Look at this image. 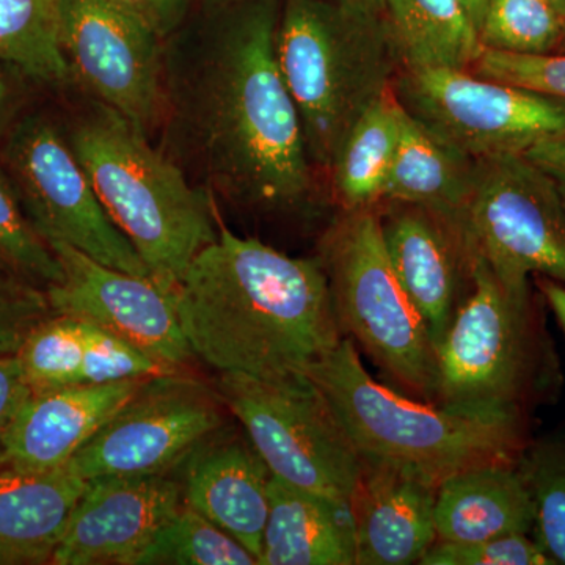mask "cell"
Masks as SVG:
<instances>
[{"instance_id":"6da1fadb","label":"cell","mask_w":565,"mask_h":565,"mask_svg":"<svg viewBox=\"0 0 565 565\" xmlns=\"http://www.w3.org/2000/svg\"><path fill=\"white\" fill-rule=\"evenodd\" d=\"M282 0H195L163 40L159 148L212 199L258 217L316 211L318 182L278 66Z\"/></svg>"},{"instance_id":"7a4b0ae2","label":"cell","mask_w":565,"mask_h":565,"mask_svg":"<svg viewBox=\"0 0 565 565\" xmlns=\"http://www.w3.org/2000/svg\"><path fill=\"white\" fill-rule=\"evenodd\" d=\"M170 296L193 355L218 374L307 375L344 338L318 256L292 258L222 222Z\"/></svg>"},{"instance_id":"3957f363","label":"cell","mask_w":565,"mask_h":565,"mask_svg":"<svg viewBox=\"0 0 565 565\" xmlns=\"http://www.w3.org/2000/svg\"><path fill=\"white\" fill-rule=\"evenodd\" d=\"M307 375L363 462L411 471L435 486L481 465L519 462L533 440L525 412L459 411L382 385L345 337Z\"/></svg>"},{"instance_id":"277c9868","label":"cell","mask_w":565,"mask_h":565,"mask_svg":"<svg viewBox=\"0 0 565 565\" xmlns=\"http://www.w3.org/2000/svg\"><path fill=\"white\" fill-rule=\"evenodd\" d=\"M66 136L104 210L172 294L192 259L214 243V199L118 111L81 96Z\"/></svg>"},{"instance_id":"5b68a950","label":"cell","mask_w":565,"mask_h":565,"mask_svg":"<svg viewBox=\"0 0 565 565\" xmlns=\"http://www.w3.org/2000/svg\"><path fill=\"white\" fill-rule=\"evenodd\" d=\"M275 51L308 156L316 172L329 174L401 68L384 14L345 0H282Z\"/></svg>"},{"instance_id":"8992f818","label":"cell","mask_w":565,"mask_h":565,"mask_svg":"<svg viewBox=\"0 0 565 565\" xmlns=\"http://www.w3.org/2000/svg\"><path fill=\"white\" fill-rule=\"evenodd\" d=\"M544 297L504 285L470 256V282L437 348L435 404L471 412H525L555 401L559 356Z\"/></svg>"},{"instance_id":"52a82bcc","label":"cell","mask_w":565,"mask_h":565,"mask_svg":"<svg viewBox=\"0 0 565 565\" xmlns=\"http://www.w3.org/2000/svg\"><path fill=\"white\" fill-rule=\"evenodd\" d=\"M334 318L401 393L435 404L437 351L394 274L379 206L341 210L319 241Z\"/></svg>"},{"instance_id":"ba28073f","label":"cell","mask_w":565,"mask_h":565,"mask_svg":"<svg viewBox=\"0 0 565 565\" xmlns=\"http://www.w3.org/2000/svg\"><path fill=\"white\" fill-rule=\"evenodd\" d=\"M214 385L275 478L351 503L363 473L362 456L308 375L221 373Z\"/></svg>"},{"instance_id":"9c48e42d","label":"cell","mask_w":565,"mask_h":565,"mask_svg":"<svg viewBox=\"0 0 565 565\" xmlns=\"http://www.w3.org/2000/svg\"><path fill=\"white\" fill-rule=\"evenodd\" d=\"M0 166L47 244L71 245L111 269L150 278L99 202L62 122L41 111L21 115L0 141Z\"/></svg>"},{"instance_id":"30bf717a","label":"cell","mask_w":565,"mask_h":565,"mask_svg":"<svg viewBox=\"0 0 565 565\" xmlns=\"http://www.w3.org/2000/svg\"><path fill=\"white\" fill-rule=\"evenodd\" d=\"M465 250L504 285L533 288V277L565 285V203L525 154L475 161L459 223Z\"/></svg>"},{"instance_id":"8fae6325","label":"cell","mask_w":565,"mask_h":565,"mask_svg":"<svg viewBox=\"0 0 565 565\" xmlns=\"http://www.w3.org/2000/svg\"><path fill=\"white\" fill-rule=\"evenodd\" d=\"M393 92L427 131L473 161L525 154L565 131V102L470 70L399 68Z\"/></svg>"},{"instance_id":"7c38bea8","label":"cell","mask_w":565,"mask_h":565,"mask_svg":"<svg viewBox=\"0 0 565 565\" xmlns=\"http://www.w3.org/2000/svg\"><path fill=\"white\" fill-rule=\"evenodd\" d=\"M215 385L180 371L152 375L68 462L85 481L102 476L172 475L228 426Z\"/></svg>"},{"instance_id":"4fadbf2b","label":"cell","mask_w":565,"mask_h":565,"mask_svg":"<svg viewBox=\"0 0 565 565\" xmlns=\"http://www.w3.org/2000/svg\"><path fill=\"white\" fill-rule=\"evenodd\" d=\"M58 43L70 88L150 137L162 115L163 40L106 0H61Z\"/></svg>"},{"instance_id":"5bb4252c","label":"cell","mask_w":565,"mask_h":565,"mask_svg":"<svg viewBox=\"0 0 565 565\" xmlns=\"http://www.w3.org/2000/svg\"><path fill=\"white\" fill-rule=\"evenodd\" d=\"M50 247L63 270L62 281L46 289L55 315L92 323L170 370H191L196 356L170 294L151 278L111 269L71 245Z\"/></svg>"},{"instance_id":"9a60e30c","label":"cell","mask_w":565,"mask_h":565,"mask_svg":"<svg viewBox=\"0 0 565 565\" xmlns=\"http://www.w3.org/2000/svg\"><path fill=\"white\" fill-rule=\"evenodd\" d=\"M182 504V484L172 475L90 479L51 564L137 565Z\"/></svg>"},{"instance_id":"2e32d148","label":"cell","mask_w":565,"mask_h":565,"mask_svg":"<svg viewBox=\"0 0 565 565\" xmlns=\"http://www.w3.org/2000/svg\"><path fill=\"white\" fill-rule=\"evenodd\" d=\"M381 214L390 263L426 323L435 351L470 280V258L455 223L414 204L386 203Z\"/></svg>"},{"instance_id":"e0dca14e","label":"cell","mask_w":565,"mask_h":565,"mask_svg":"<svg viewBox=\"0 0 565 565\" xmlns=\"http://www.w3.org/2000/svg\"><path fill=\"white\" fill-rule=\"evenodd\" d=\"M178 470L184 503L233 535L258 561L274 475L248 437L226 426Z\"/></svg>"},{"instance_id":"ac0fdd59","label":"cell","mask_w":565,"mask_h":565,"mask_svg":"<svg viewBox=\"0 0 565 565\" xmlns=\"http://www.w3.org/2000/svg\"><path fill=\"white\" fill-rule=\"evenodd\" d=\"M147 379L31 390L7 433L3 462L36 470L65 467Z\"/></svg>"},{"instance_id":"d6986e66","label":"cell","mask_w":565,"mask_h":565,"mask_svg":"<svg viewBox=\"0 0 565 565\" xmlns=\"http://www.w3.org/2000/svg\"><path fill=\"white\" fill-rule=\"evenodd\" d=\"M437 489L411 471L363 462L351 498L355 565L419 564L437 541Z\"/></svg>"},{"instance_id":"ffe728a7","label":"cell","mask_w":565,"mask_h":565,"mask_svg":"<svg viewBox=\"0 0 565 565\" xmlns=\"http://www.w3.org/2000/svg\"><path fill=\"white\" fill-rule=\"evenodd\" d=\"M32 392L143 379L158 371L150 356L92 323L52 315L18 353Z\"/></svg>"},{"instance_id":"44dd1931","label":"cell","mask_w":565,"mask_h":565,"mask_svg":"<svg viewBox=\"0 0 565 565\" xmlns=\"http://www.w3.org/2000/svg\"><path fill=\"white\" fill-rule=\"evenodd\" d=\"M85 487L68 465L0 463V564H51Z\"/></svg>"},{"instance_id":"7402d4cb","label":"cell","mask_w":565,"mask_h":565,"mask_svg":"<svg viewBox=\"0 0 565 565\" xmlns=\"http://www.w3.org/2000/svg\"><path fill=\"white\" fill-rule=\"evenodd\" d=\"M258 565H355L351 503L273 476Z\"/></svg>"},{"instance_id":"603a6c76","label":"cell","mask_w":565,"mask_h":565,"mask_svg":"<svg viewBox=\"0 0 565 565\" xmlns=\"http://www.w3.org/2000/svg\"><path fill=\"white\" fill-rule=\"evenodd\" d=\"M534 504L514 463H489L446 478L437 489V541L481 542L531 534Z\"/></svg>"},{"instance_id":"cb8c5ba5","label":"cell","mask_w":565,"mask_h":565,"mask_svg":"<svg viewBox=\"0 0 565 565\" xmlns=\"http://www.w3.org/2000/svg\"><path fill=\"white\" fill-rule=\"evenodd\" d=\"M473 169V159L449 148L404 110L382 203L414 204L457 225L470 195Z\"/></svg>"},{"instance_id":"d4e9b609","label":"cell","mask_w":565,"mask_h":565,"mask_svg":"<svg viewBox=\"0 0 565 565\" xmlns=\"http://www.w3.org/2000/svg\"><path fill=\"white\" fill-rule=\"evenodd\" d=\"M401 68L470 70L482 44L462 0H384Z\"/></svg>"},{"instance_id":"484cf974","label":"cell","mask_w":565,"mask_h":565,"mask_svg":"<svg viewBox=\"0 0 565 565\" xmlns=\"http://www.w3.org/2000/svg\"><path fill=\"white\" fill-rule=\"evenodd\" d=\"M403 114L392 87L349 132L329 173L341 210L374 207L384 200L399 145Z\"/></svg>"},{"instance_id":"4316f807","label":"cell","mask_w":565,"mask_h":565,"mask_svg":"<svg viewBox=\"0 0 565 565\" xmlns=\"http://www.w3.org/2000/svg\"><path fill=\"white\" fill-rule=\"evenodd\" d=\"M58 21L61 0H0V62L39 84L70 88Z\"/></svg>"},{"instance_id":"83f0119b","label":"cell","mask_w":565,"mask_h":565,"mask_svg":"<svg viewBox=\"0 0 565 565\" xmlns=\"http://www.w3.org/2000/svg\"><path fill=\"white\" fill-rule=\"evenodd\" d=\"M534 504L533 537L565 565V434L533 438L516 462Z\"/></svg>"},{"instance_id":"f1b7e54d","label":"cell","mask_w":565,"mask_h":565,"mask_svg":"<svg viewBox=\"0 0 565 565\" xmlns=\"http://www.w3.org/2000/svg\"><path fill=\"white\" fill-rule=\"evenodd\" d=\"M137 565H258V561L233 535L184 503Z\"/></svg>"},{"instance_id":"f546056e","label":"cell","mask_w":565,"mask_h":565,"mask_svg":"<svg viewBox=\"0 0 565 565\" xmlns=\"http://www.w3.org/2000/svg\"><path fill=\"white\" fill-rule=\"evenodd\" d=\"M565 39V20L550 0H489L479 41L490 50L550 54Z\"/></svg>"},{"instance_id":"4dcf8cb0","label":"cell","mask_w":565,"mask_h":565,"mask_svg":"<svg viewBox=\"0 0 565 565\" xmlns=\"http://www.w3.org/2000/svg\"><path fill=\"white\" fill-rule=\"evenodd\" d=\"M0 269L47 289L63 270L50 244L36 233L0 166Z\"/></svg>"},{"instance_id":"1f68e13d","label":"cell","mask_w":565,"mask_h":565,"mask_svg":"<svg viewBox=\"0 0 565 565\" xmlns=\"http://www.w3.org/2000/svg\"><path fill=\"white\" fill-rule=\"evenodd\" d=\"M471 73L565 102V55L514 54L482 46Z\"/></svg>"},{"instance_id":"d6a6232c","label":"cell","mask_w":565,"mask_h":565,"mask_svg":"<svg viewBox=\"0 0 565 565\" xmlns=\"http://www.w3.org/2000/svg\"><path fill=\"white\" fill-rule=\"evenodd\" d=\"M52 315L46 289L0 269V359L17 356L33 330Z\"/></svg>"},{"instance_id":"836d02e7","label":"cell","mask_w":565,"mask_h":565,"mask_svg":"<svg viewBox=\"0 0 565 565\" xmlns=\"http://www.w3.org/2000/svg\"><path fill=\"white\" fill-rule=\"evenodd\" d=\"M422 565H555L531 534H508L481 542L435 541Z\"/></svg>"},{"instance_id":"e575fe53","label":"cell","mask_w":565,"mask_h":565,"mask_svg":"<svg viewBox=\"0 0 565 565\" xmlns=\"http://www.w3.org/2000/svg\"><path fill=\"white\" fill-rule=\"evenodd\" d=\"M143 22L159 39H169L188 20L195 0H106Z\"/></svg>"},{"instance_id":"d590c367","label":"cell","mask_w":565,"mask_h":565,"mask_svg":"<svg viewBox=\"0 0 565 565\" xmlns=\"http://www.w3.org/2000/svg\"><path fill=\"white\" fill-rule=\"evenodd\" d=\"M31 393L18 356L0 359V463H3V446L14 415L22 401Z\"/></svg>"},{"instance_id":"8d00e7d4","label":"cell","mask_w":565,"mask_h":565,"mask_svg":"<svg viewBox=\"0 0 565 565\" xmlns=\"http://www.w3.org/2000/svg\"><path fill=\"white\" fill-rule=\"evenodd\" d=\"M525 156L553 181L565 203V131L537 141Z\"/></svg>"},{"instance_id":"74e56055","label":"cell","mask_w":565,"mask_h":565,"mask_svg":"<svg viewBox=\"0 0 565 565\" xmlns=\"http://www.w3.org/2000/svg\"><path fill=\"white\" fill-rule=\"evenodd\" d=\"M24 74L0 62V141L13 122L21 117L24 106Z\"/></svg>"},{"instance_id":"f35d334b","label":"cell","mask_w":565,"mask_h":565,"mask_svg":"<svg viewBox=\"0 0 565 565\" xmlns=\"http://www.w3.org/2000/svg\"><path fill=\"white\" fill-rule=\"evenodd\" d=\"M533 282L541 296L544 297L546 307L555 315L556 321L565 334V285H561L552 278L542 277V275H535Z\"/></svg>"},{"instance_id":"ab89813d","label":"cell","mask_w":565,"mask_h":565,"mask_svg":"<svg viewBox=\"0 0 565 565\" xmlns=\"http://www.w3.org/2000/svg\"><path fill=\"white\" fill-rule=\"evenodd\" d=\"M463 9L467 10L468 17H470L471 22L476 28V31L479 33V29H481L482 21H484V14L487 10V6H489V0H462Z\"/></svg>"},{"instance_id":"60d3db41","label":"cell","mask_w":565,"mask_h":565,"mask_svg":"<svg viewBox=\"0 0 565 565\" xmlns=\"http://www.w3.org/2000/svg\"><path fill=\"white\" fill-rule=\"evenodd\" d=\"M345 2L355 3V6L364 7V9L381 11V13L384 11V0H345Z\"/></svg>"},{"instance_id":"b9f144b4","label":"cell","mask_w":565,"mask_h":565,"mask_svg":"<svg viewBox=\"0 0 565 565\" xmlns=\"http://www.w3.org/2000/svg\"><path fill=\"white\" fill-rule=\"evenodd\" d=\"M550 2L553 3V7L559 11L561 17L565 20V0H550Z\"/></svg>"}]
</instances>
